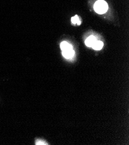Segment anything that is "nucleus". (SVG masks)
Instances as JSON below:
<instances>
[{"instance_id":"7ed1b4c3","label":"nucleus","mask_w":129,"mask_h":145,"mask_svg":"<svg viewBox=\"0 0 129 145\" xmlns=\"http://www.w3.org/2000/svg\"><path fill=\"white\" fill-rule=\"evenodd\" d=\"M75 54V52L73 51V49H70V50H67L65 51H63L62 54L65 59H70L71 58L73 55Z\"/></svg>"},{"instance_id":"f257e3e1","label":"nucleus","mask_w":129,"mask_h":145,"mask_svg":"<svg viewBox=\"0 0 129 145\" xmlns=\"http://www.w3.org/2000/svg\"><path fill=\"white\" fill-rule=\"evenodd\" d=\"M108 6L106 2L104 0H99L96 1L94 5V9L99 14H103L107 12Z\"/></svg>"},{"instance_id":"0eeeda50","label":"nucleus","mask_w":129,"mask_h":145,"mask_svg":"<svg viewBox=\"0 0 129 145\" xmlns=\"http://www.w3.org/2000/svg\"><path fill=\"white\" fill-rule=\"evenodd\" d=\"M35 144H45V143H44L43 141H37L35 142Z\"/></svg>"},{"instance_id":"20e7f679","label":"nucleus","mask_w":129,"mask_h":145,"mask_svg":"<svg viewBox=\"0 0 129 145\" xmlns=\"http://www.w3.org/2000/svg\"><path fill=\"white\" fill-rule=\"evenodd\" d=\"M60 47H61V49L62 51H67V50H70L72 49V47L71 45L70 44H69L67 42H63L60 45Z\"/></svg>"},{"instance_id":"39448f33","label":"nucleus","mask_w":129,"mask_h":145,"mask_svg":"<svg viewBox=\"0 0 129 145\" xmlns=\"http://www.w3.org/2000/svg\"><path fill=\"white\" fill-rule=\"evenodd\" d=\"M103 45H104V44L101 41H96L95 42V43H94L93 46H92V47H93V49L96 50V51H100V50H101L102 48Z\"/></svg>"},{"instance_id":"f03ea898","label":"nucleus","mask_w":129,"mask_h":145,"mask_svg":"<svg viewBox=\"0 0 129 145\" xmlns=\"http://www.w3.org/2000/svg\"><path fill=\"white\" fill-rule=\"evenodd\" d=\"M96 41V39L94 36H90L89 38L86 39L85 41V44L87 46L92 47Z\"/></svg>"},{"instance_id":"423d86ee","label":"nucleus","mask_w":129,"mask_h":145,"mask_svg":"<svg viewBox=\"0 0 129 145\" xmlns=\"http://www.w3.org/2000/svg\"><path fill=\"white\" fill-rule=\"evenodd\" d=\"M71 22L73 24H77L78 25H80L81 22L79 20V18L78 17V16L77 15H75V16H73L71 18Z\"/></svg>"}]
</instances>
